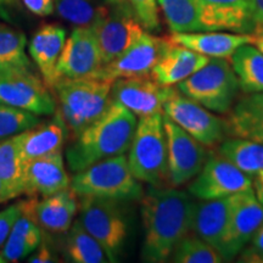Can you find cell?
Listing matches in <instances>:
<instances>
[{"label":"cell","mask_w":263,"mask_h":263,"mask_svg":"<svg viewBox=\"0 0 263 263\" xmlns=\"http://www.w3.org/2000/svg\"><path fill=\"white\" fill-rule=\"evenodd\" d=\"M163 45L164 38L154 37L144 32V34L128 50L108 64L101 66L100 70L95 72L91 77L114 82L120 78L150 74L159 60Z\"/></svg>","instance_id":"9a60e30c"},{"label":"cell","mask_w":263,"mask_h":263,"mask_svg":"<svg viewBox=\"0 0 263 263\" xmlns=\"http://www.w3.org/2000/svg\"><path fill=\"white\" fill-rule=\"evenodd\" d=\"M170 258L176 263H221L224 261L216 249L195 233H189L184 236Z\"/></svg>","instance_id":"836d02e7"},{"label":"cell","mask_w":263,"mask_h":263,"mask_svg":"<svg viewBox=\"0 0 263 263\" xmlns=\"http://www.w3.org/2000/svg\"><path fill=\"white\" fill-rule=\"evenodd\" d=\"M123 2H126V0H104L105 4L110 5V6L116 5V4H120V3H123Z\"/></svg>","instance_id":"f6af8a7d"},{"label":"cell","mask_w":263,"mask_h":263,"mask_svg":"<svg viewBox=\"0 0 263 263\" xmlns=\"http://www.w3.org/2000/svg\"><path fill=\"white\" fill-rule=\"evenodd\" d=\"M22 215L29 217L42 229L50 233H66L71 228L77 213V195L71 188L61 190L50 196L20 201Z\"/></svg>","instance_id":"e0dca14e"},{"label":"cell","mask_w":263,"mask_h":263,"mask_svg":"<svg viewBox=\"0 0 263 263\" xmlns=\"http://www.w3.org/2000/svg\"><path fill=\"white\" fill-rule=\"evenodd\" d=\"M93 29L104 65L122 55L144 34V27L127 2L112 5Z\"/></svg>","instance_id":"7c38bea8"},{"label":"cell","mask_w":263,"mask_h":263,"mask_svg":"<svg viewBox=\"0 0 263 263\" xmlns=\"http://www.w3.org/2000/svg\"><path fill=\"white\" fill-rule=\"evenodd\" d=\"M239 262L263 263V224L239 254Z\"/></svg>","instance_id":"8d00e7d4"},{"label":"cell","mask_w":263,"mask_h":263,"mask_svg":"<svg viewBox=\"0 0 263 263\" xmlns=\"http://www.w3.org/2000/svg\"><path fill=\"white\" fill-rule=\"evenodd\" d=\"M218 153L249 176L263 171V143L232 137L222 140Z\"/></svg>","instance_id":"1f68e13d"},{"label":"cell","mask_w":263,"mask_h":263,"mask_svg":"<svg viewBox=\"0 0 263 263\" xmlns=\"http://www.w3.org/2000/svg\"><path fill=\"white\" fill-rule=\"evenodd\" d=\"M168 150V183L173 188L193 180L202 170L209 154L206 146L163 115Z\"/></svg>","instance_id":"4fadbf2b"},{"label":"cell","mask_w":263,"mask_h":263,"mask_svg":"<svg viewBox=\"0 0 263 263\" xmlns=\"http://www.w3.org/2000/svg\"><path fill=\"white\" fill-rule=\"evenodd\" d=\"M252 180H254V188H255V195L258 199V201L262 203L263 206V171L261 172L256 173L254 177H252Z\"/></svg>","instance_id":"7bdbcfd3"},{"label":"cell","mask_w":263,"mask_h":263,"mask_svg":"<svg viewBox=\"0 0 263 263\" xmlns=\"http://www.w3.org/2000/svg\"><path fill=\"white\" fill-rule=\"evenodd\" d=\"M195 203L188 193L151 186L141 196V219L144 240L141 261L162 263L168 261L176 246L193 228Z\"/></svg>","instance_id":"6da1fadb"},{"label":"cell","mask_w":263,"mask_h":263,"mask_svg":"<svg viewBox=\"0 0 263 263\" xmlns=\"http://www.w3.org/2000/svg\"><path fill=\"white\" fill-rule=\"evenodd\" d=\"M60 17L77 27L94 28L108 14V8L97 5L93 0H54Z\"/></svg>","instance_id":"d6a6232c"},{"label":"cell","mask_w":263,"mask_h":263,"mask_svg":"<svg viewBox=\"0 0 263 263\" xmlns=\"http://www.w3.org/2000/svg\"><path fill=\"white\" fill-rule=\"evenodd\" d=\"M65 43V28L54 24L43 25L29 42V55L50 91H52L55 84L60 80L58 73V64Z\"/></svg>","instance_id":"7402d4cb"},{"label":"cell","mask_w":263,"mask_h":263,"mask_svg":"<svg viewBox=\"0 0 263 263\" xmlns=\"http://www.w3.org/2000/svg\"><path fill=\"white\" fill-rule=\"evenodd\" d=\"M172 33L203 31L199 0H157Z\"/></svg>","instance_id":"f546056e"},{"label":"cell","mask_w":263,"mask_h":263,"mask_svg":"<svg viewBox=\"0 0 263 263\" xmlns=\"http://www.w3.org/2000/svg\"><path fill=\"white\" fill-rule=\"evenodd\" d=\"M252 35V44H255L256 48L263 52V26H256Z\"/></svg>","instance_id":"ee69618b"},{"label":"cell","mask_w":263,"mask_h":263,"mask_svg":"<svg viewBox=\"0 0 263 263\" xmlns=\"http://www.w3.org/2000/svg\"><path fill=\"white\" fill-rule=\"evenodd\" d=\"M67 130L61 114L55 111L51 120L37 123L29 129L15 136L14 139L22 159L27 162L29 160L61 151L68 134Z\"/></svg>","instance_id":"603a6c76"},{"label":"cell","mask_w":263,"mask_h":263,"mask_svg":"<svg viewBox=\"0 0 263 263\" xmlns=\"http://www.w3.org/2000/svg\"><path fill=\"white\" fill-rule=\"evenodd\" d=\"M28 262L31 263H47V262H57V259L54 258L51 249L49 248V245L44 240H42L41 245L35 249L34 252H32L28 256Z\"/></svg>","instance_id":"ab89813d"},{"label":"cell","mask_w":263,"mask_h":263,"mask_svg":"<svg viewBox=\"0 0 263 263\" xmlns=\"http://www.w3.org/2000/svg\"><path fill=\"white\" fill-rule=\"evenodd\" d=\"M78 221L100 242L108 262H116L127 238V222L117 200L82 196Z\"/></svg>","instance_id":"52a82bcc"},{"label":"cell","mask_w":263,"mask_h":263,"mask_svg":"<svg viewBox=\"0 0 263 263\" xmlns=\"http://www.w3.org/2000/svg\"><path fill=\"white\" fill-rule=\"evenodd\" d=\"M250 189H252V177L219 153L209 155L188 188L199 200L223 199Z\"/></svg>","instance_id":"ba28073f"},{"label":"cell","mask_w":263,"mask_h":263,"mask_svg":"<svg viewBox=\"0 0 263 263\" xmlns=\"http://www.w3.org/2000/svg\"><path fill=\"white\" fill-rule=\"evenodd\" d=\"M263 224V206L254 189L229 196V217L219 255L224 261L239 256Z\"/></svg>","instance_id":"9c48e42d"},{"label":"cell","mask_w":263,"mask_h":263,"mask_svg":"<svg viewBox=\"0 0 263 263\" xmlns=\"http://www.w3.org/2000/svg\"><path fill=\"white\" fill-rule=\"evenodd\" d=\"M177 90L207 110L228 114L240 87L232 64L227 59H210L202 68L177 84Z\"/></svg>","instance_id":"8992f818"},{"label":"cell","mask_w":263,"mask_h":263,"mask_svg":"<svg viewBox=\"0 0 263 263\" xmlns=\"http://www.w3.org/2000/svg\"><path fill=\"white\" fill-rule=\"evenodd\" d=\"M39 122L37 115L0 103V141L17 136Z\"/></svg>","instance_id":"e575fe53"},{"label":"cell","mask_w":263,"mask_h":263,"mask_svg":"<svg viewBox=\"0 0 263 263\" xmlns=\"http://www.w3.org/2000/svg\"><path fill=\"white\" fill-rule=\"evenodd\" d=\"M203 31L254 32L251 0H199Z\"/></svg>","instance_id":"ac0fdd59"},{"label":"cell","mask_w":263,"mask_h":263,"mask_svg":"<svg viewBox=\"0 0 263 263\" xmlns=\"http://www.w3.org/2000/svg\"><path fill=\"white\" fill-rule=\"evenodd\" d=\"M0 202L16 199L26 192V161L14 137L0 141Z\"/></svg>","instance_id":"484cf974"},{"label":"cell","mask_w":263,"mask_h":263,"mask_svg":"<svg viewBox=\"0 0 263 263\" xmlns=\"http://www.w3.org/2000/svg\"><path fill=\"white\" fill-rule=\"evenodd\" d=\"M20 0H0V17L10 21L18 10Z\"/></svg>","instance_id":"60d3db41"},{"label":"cell","mask_w":263,"mask_h":263,"mask_svg":"<svg viewBox=\"0 0 263 263\" xmlns=\"http://www.w3.org/2000/svg\"><path fill=\"white\" fill-rule=\"evenodd\" d=\"M163 115L206 147L223 140L226 127L221 118L178 90L163 103Z\"/></svg>","instance_id":"30bf717a"},{"label":"cell","mask_w":263,"mask_h":263,"mask_svg":"<svg viewBox=\"0 0 263 263\" xmlns=\"http://www.w3.org/2000/svg\"><path fill=\"white\" fill-rule=\"evenodd\" d=\"M171 43L182 45L210 59L230 60L235 50L245 44H252V35L248 33H227L200 31L172 33L166 37Z\"/></svg>","instance_id":"44dd1931"},{"label":"cell","mask_w":263,"mask_h":263,"mask_svg":"<svg viewBox=\"0 0 263 263\" xmlns=\"http://www.w3.org/2000/svg\"><path fill=\"white\" fill-rule=\"evenodd\" d=\"M172 87H163L151 74L114 81L111 101L123 105L138 117L163 112V103L173 91Z\"/></svg>","instance_id":"5bb4252c"},{"label":"cell","mask_w":263,"mask_h":263,"mask_svg":"<svg viewBox=\"0 0 263 263\" xmlns=\"http://www.w3.org/2000/svg\"><path fill=\"white\" fill-rule=\"evenodd\" d=\"M229 217V197L202 200L195 203L192 232L221 251Z\"/></svg>","instance_id":"d4e9b609"},{"label":"cell","mask_w":263,"mask_h":263,"mask_svg":"<svg viewBox=\"0 0 263 263\" xmlns=\"http://www.w3.org/2000/svg\"><path fill=\"white\" fill-rule=\"evenodd\" d=\"M70 188L77 196H95L117 201L143 196L140 182L130 172L128 159L118 155L95 162L72 177Z\"/></svg>","instance_id":"5b68a950"},{"label":"cell","mask_w":263,"mask_h":263,"mask_svg":"<svg viewBox=\"0 0 263 263\" xmlns=\"http://www.w3.org/2000/svg\"><path fill=\"white\" fill-rule=\"evenodd\" d=\"M70 184L61 151L26 162V195L47 197L68 189Z\"/></svg>","instance_id":"ffe728a7"},{"label":"cell","mask_w":263,"mask_h":263,"mask_svg":"<svg viewBox=\"0 0 263 263\" xmlns=\"http://www.w3.org/2000/svg\"><path fill=\"white\" fill-rule=\"evenodd\" d=\"M114 82L94 77L60 78L54 89L59 99V112L76 139L95 122L111 104Z\"/></svg>","instance_id":"3957f363"},{"label":"cell","mask_w":263,"mask_h":263,"mask_svg":"<svg viewBox=\"0 0 263 263\" xmlns=\"http://www.w3.org/2000/svg\"><path fill=\"white\" fill-rule=\"evenodd\" d=\"M133 9L138 21L147 31H156L160 28L159 4L157 0H126Z\"/></svg>","instance_id":"d590c367"},{"label":"cell","mask_w":263,"mask_h":263,"mask_svg":"<svg viewBox=\"0 0 263 263\" xmlns=\"http://www.w3.org/2000/svg\"><path fill=\"white\" fill-rule=\"evenodd\" d=\"M128 151L130 172L139 182L151 186L168 182V150L162 112L140 117Z\"/></svg>","instance_id":"277c9868"},{"label":"cell","mask_w":263,"mask_h":263,"mask_svg":"<svg viewBox=\"0 0 263 263\" xmlns=\"http://www.w3.org/2000/svg\"><path fill=\"white\" fill-rule=\"evenodd\" d=\"M66 261L72 263H105L107 255L97 239L83 228L80 221L72 223L65 245Z\"/></svg>","instance_id":"f1b7e54d"},{"label":"cell","mask_w":263,"mask_h":263,"mask_svg":"<svg viewBox=\"0 0 263 263\" xmlns=\"http://www.w3.org/2000/svg\"><path fill=\"white\" fill-rule=\"evenodd\" d=\"M41 229L32 218L20 216L0 250V263L17 262L34 252L43 240Z\"/></svg>","instance_id":"4316f807"},{"label":"cell","mask_w":263,"mask_h":263,"mask_svg":"<svg viewBox=\"0 0 263 263\" xmlns=\"http://www.w3.org/2000/svg\"><path fill=\"white\" fill-rule=\"evenodd\" d=\"M210 58L171 43L164 38L159 60L151 70V77L163 87H172L202 68Z\"/></svg>","instance_id":"d6986e66"},{"label":"cell","mask_w":263,"mask_h":263,"mask_svg":"<svg viewBox=\"0 0 263 263\" xmlns=\"http://www.w3.org/2000/svg\"><path fill=\"white\" fill-rule=\"evenodd\" d=\"M103 65L94 29L90 27L74 28L66 41L59 59V77H91Z\"/></svg>","instance_id":"2e32d148"},{"label":"cell","mask_w":263,"mask_h":263,"mask_svg":"<svg viewBox=\"0 0 263 263\" xmlns=\"http://www.w3.org/2000/svg\"><path fill=\"white\" fill-rule=\"evenodd\" d=\"M0 192H2V188H0Z\"/></svg>","instance_id":"bcb514c9"},{"label":"cell","mask_w":263,"mask_h":263,"mask_svg":"<svg viewBox=\"0 0 263 263\" xmlns=\"http://www.w3.org/2000/svg\"><path fill=\"white\" fill-rule=\"evenodd\" d=\"M138 121L123 105L111 101L106 111L88 126L66 151L68 167L77 173L99 161L129 150Z\"/></svg>","instance_id":"7a4b0ae2"},{"label":"cell","mask_w":263,"mask_h":263,"mask_svg":"<svg viewBox=\"0 0 263 263\" xmlns=\"http://www.w3.org/2000/svg\"><path fill=\"white\" fill-rule=\"evenodd\" d=\"M224 127L232 137L263 143V91L240 98L230 108Z\"/></svg>","instance_id":"cb8c5ba5"},{"label":"cell","mask_w":263,"mask_h":263,"mask_svg":"<svg viewBox=\"0 0 263 263\" xmlns=\"http://www.w3.org/2000/svg\"><path fill=\"white\" fill-rule=\"evenodd\" d=\"M22 215L21 205L20 202L15 205L9 206L8 209L3 210L0 212V250L4 246L6 239L11 232L12 227H14L16 219Z\"/></svg>","instance_id":"74e56055"},{"label":"cell","mask_w":263,"mask_h":263,"mask_svg":"<svg viewBox=\"0 0 263 263\" xmlns=\"http://www.w3.org/2000/svg\"><path fill=\"white\" fill-rule=\"evenodd\" d=\"M0 103L37 116L57 110L50 89L33 71L0 72Z\"/></svg>","instance_id":"8fae6325"},{"label":"cell","mask_w":263,"mask_h":263,"mask_svg":"<svg viewBox=\"0 0 263 263\" xmlns=\"http://www.w3.org/2000/svg\"><path fill=\"white\" fill-rule=\"evenodd\" d=\"M251 5L255 25L263 26V0H251Z\"/></svg>","instance_id":"b9f144b4"},{"label":"cell","mask_w":263,"mask_h":263,"mask_svg":"<svg viewBox=\"0 0 263 263\" xmlns=\"http://www.w3.org/2000/svg\"><path fill=\"white\" fill-rule=\"evenodd\" d=\"M240 90L245 94L263 91V52L251 44L238 48L230 58Z\"/></svg>","instance_id":"83f0119b"},{"label":"cell","mask_w":263,"mask_h":263,"mask_svg":"<svg viewBox=\"0 0 263 263\" xmlns=\"http://www.w3.org/2000/svg\"><path fill=\"white\" fill-rule=\"evenodd\" d=\"M26 45L27 38L24 33L0 24V72L32 71Z\"/></svg>","instance_id":"4dcf8cb0"},{"label":"cell","mask_w":263,"mask_h":263,"mask_svg":"<svg viewBox=\"0 0 263 263\" xmlns=\"http://www.w3.org/2000/svg\"><path fill=\"white\" fill-rule=\"evenodd\" d=\"M24 5L33 15L45 17L54 12V0H21Z\"/></svg>","instance_id":"f35d334b"}]
</instances>
